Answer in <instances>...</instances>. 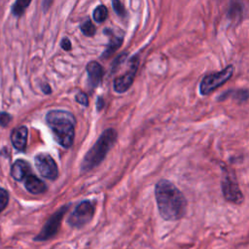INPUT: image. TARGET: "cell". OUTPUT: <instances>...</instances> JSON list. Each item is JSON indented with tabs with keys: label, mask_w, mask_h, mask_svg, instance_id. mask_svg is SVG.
I'll return each mask as SVG.
<instances>
[{
	"label": "cell",
	"mask_w": 249,
	"mask_h": 249,
	"mask_svg": "<svg viewBox=\"0 0 249 249\" xmlns=\"http://www.w3.org/2000/svg\"><path fill=\"white\" fill-rule=\"evenodd\" d=\"M155 197L160 217L165 221L182 219L187 210V199L170 181L161 179L155 186Z\"/></svg>",
	"instance_id": "6da1fadb"
},
{
	"label": "cell",
	"mask_w": 249,
	"mask_h": 249,
	"mask_svg": "<svg viewBox=\"0 0 249 249\" xmlns=\"http://www.w3.org/2000/svg\"><path fill=\"white\" fill-rule=\"evenodd\" d=\"M46 121L54 140L64 148L73 145L75 137L76 119L66 110H51L46 115Z\"/></svg>",
	"instance_id": "7a4b0ae2"
},
{
	"label": "cell",
	"mask_w": 249,
	"mask_h": 249,
	"mask_svg": "<svg viewBox=\"0 0 249 249\" xmlns=\"http://www.w3.org/2000/svg\"><path fill=\"white\" fill-rule=\"evenodd\" d=\"M117 137L118 133L114 128L105 129L93 146L86 153L82 160L81 170L88 172L99 165L115 144Z\"/></svg>",
	"instance_id": "3957f363"
},
{
	"label": "cell",
	"mask_w": 249,
	"mask_h": 249,
	"mask_svg": "<svg viewBox=\"0 0 249 249\" xmlns=\"http://www.w3.org/2000/svg\"><path fill=\"white\" fill-rule=\"evenodd\" d=\"M71 206V203L65 204L61 206L59 209H57L44 224L42 230L40 232L33 238L34 241H47L52 238H53L57 232L59 231L60 226H61V221L64 217V215L67 213Z\"/></svg>",
	"instance_id": "277c9868"
},
{
	"label": "cell",
	"mask_w": 249,
	"mask_h": 249,
	"mask_svg": "<svg viewBox=\"0 0 249 249\" xmlns=\"http://www.w3.org/2000/svg\"><path fill=\"white\" fill-rule=\"evenodd\" d=\"M95 212V206L90 200L81 201L67 218V224L73 229H82L89 224Z\"/></svg>",
	"instance_id": "5b68a950"
},
{
	"label": "cell",
	"mask_w": 249,
	"mask_h": 249,
	"mask_svg": "<svg viewBox=\"0 0 249 249\" xmlns=\"http://www.w3.org/2000/svg\"><path fill=\"white\" fill-rule=\"evenodd\" d=\"M234 67L233 65H228L226 68L221 70L220 72H214L206 75L200 82L199 86V91L202 95L209 94L219 87H221L223 84H225L227 81L230 80V78L233 74Z\"/></svg>",
	"instance_id": "8992f818"
},
{
	"label": "cell",
	"mask_w": 249,
	"mask_h": 249,
	"mask_svg": "<svg viewBox=\"0 0 249 249\" xmlns=\"http://www.w3.org/2000/svg\"><path fill=\"white\" fill-rule=\"evenodd\" d=\"M222 192L225 199L229 202L241 204L244 200L243 195L236 182L234 173L232 172H225L222 180Z\"/></svg>",
	"instance_id": "52a82bcc"
},
{
	"label": "cell",
	"mask_w": 249,
	"mask_h": 249,
	"mask_svg": "<svg viewBox=\"0 0 249 249\" xmlns=\"http://www.w3.org/2000/svg\"><path fill=\"white\" fill-rule=\"evenodd\" d=\"M35 165L39 173L50 180H55L58 176V169L54 160L47 153H40L35 156Z\"/></svg>",
	"instance_id": "ba28073f"
},
{
	"label": "cell",
	"mask_w": 249,
	"mask_h": 249,
	"mask_svg": "<svg viewBox=\"0 0 249 249\" xmlns=\"http://www.w3.org/2000/svg\"><path fill=\"white\" fill-rule=\"evenodd\" d=\"M138 65H139L138 56H134L130 61V66L128 71L125 74L114 80V90L116 92L123 93L130 88V86L134 81V77H135Z\"/></svg>",
	"instance_id": "9c48e42d"
},
{
	"label": "cell",
	"mask_w": 249,
	"mask_h": 249,
	"mask_svg": "<svg viewBox=\"0 0 249 249\" xmlns=\"http://www.w3.org/2000/svg\"><path fill=\"white\" fill-rule=\"evenodd\" d=\"M87 69V73H88V83L89 86L91 89H95L97 86H99V84L102 81V77H103V68L102 66L96 62V61H90L87 64L86 66Z\"/></svg>",
	"instance_id": "30bf717a"
},
{
	"label": "cell",
	"mask_w": 249,
	"mask_h": 249,
	"mask_svg": "<svg viewBox=\"0 0 249 249\" xmlns=\"http://www.w3.org/2000/svg\"><path fill=\"white\" fill-rule=\"evenodd\" d=\"M27 135L28 130L25 126H18L16 127L11 134V141L13 146L18 151H24L27 143Z\"/></svg>",
	"instance_id": "8fae6325"
},
{
	"label": "cell",
	"mask_w": 249,
	"mask_h": 249,
	"mask_svg": "<svg viewBox=\"0 0 249 249\" xmlns=\"http://www.w3.org/2000/svg\"><path fill=\"white\" fill-rule=\"evenodd\" d=\"M30 171L31 168L28 162L23 160H18L12 166L11 175L16 181H22L30 174Z\"/></svg>",
	"instance_id": "7c38bea8"
},
{
	"label": "cell",
	"mask_w": 249,
	"mask_h": 249,
	"mask_svg": "<svg viewBox=\"0 0 249 249\" xmlns=\"http://www.w3.org/2000/svg\"><path fill=\"white\" fill-rule=\"evenodd\" d=\"M24 186L26 188V190L33 194V195H40L46 192L47 190V186L46 184L39 179L37 176L33 175V174H29L24 181Z\"/></svg>",
	"instance_id": "4fadbf2b"
},
{
	"label": "cell",
	"mask_w": 249,
	"mask_h": 249,
	"mask_svg": "<svg viewBox=\"0 0 249 249\" xmlns=\"http://www.w3.org/2000/svg\"><path fill=\"white\" fill-rule=\"evenodd\" d=\"M111 35V39H110V42L107 46V49L105 50V52L103 53V56L104 57H107L108 55H110L111 53H113L115 51H117L121 45L123 44V37L122 36H117V35H114L113 33H109Z\"/></svg>",
	"instance_id": "5bb4252c"
},
{
	"label": "cell",
	"mask_w": 249,
	"mask_h": 249,
	"mask_svg": "<svg viewBox=\"0 0 249 249\" xmlns=\"http://www.w3.org/2000/svg\"><path fill=\"white\" fill-rule=\"evenodd\" d=\"M92 17H93L94 21L103 22L108 17V10H107L106 6H104V5L97 6L92 13Z\"/></svg>",
	"instance_id": "9a60e30c"
},
{
	"label": "cell",
	"mask_w": 249,
	"mask_h": 249,
	"mask_svg": "<svg viewBox=\"0 0 249 249\" xmlns=\"http://www.w3.org/2000/svg\"><path fill=\"white\" fill-rule=\"evenodd\" d=\"M81 31L84 35L88 36V37H91L95 34V26L93 25V23L91 22V20L89 18H87L80 26Z\"/></svg>",
	"instance_id": "2e32d148"
},
{
	"label": "cell",
	"mask_w": 249,
	"mask_h": 249,
	"mask_svg": "<svg viewBox=\"0 0 249 249\" xmlns=\"http://www.w3.org/2000/svg\"><path fill=\"white\" fill-rule=\"evenodd\" d=\"M29 4H30V1H24V0L17 1L13 6V14L18 17L20 16L25 11V9Z\"/></svg>",
	"instance_id": "e0dca14e"
},
{
	"label": "cell",
	"mask_w": 249,
	"mask_h": 249,
	"mask_svg": "<svg viewBox=\"0 0 249 249\" xmlns=\"http://www.w3.org/2000/svg\"><path fill=\"white\" fill-rule=\"evenodd\" d=\"M9 202V194L6 190L0 188V212H2Z\"/></svg>",
	"instance_id": "ac0fdd59"
},
{
	"label": "cell",
	"mask_w": 249,
	"mask_h": 249,
	"mask_svg": "<svg viewBox=\"0 0 249 249\" xmlns=\"http://www.w3.org/2000/svg\"><path fill=\"white\" fill-rule=\"evenodd\" d=\"M112 5H113V8H114V11L117 13V15L118 16H120V17H125V15H126V11H125V9H124V5H123V3L122 2H120V1H113L112 2Z\"/></svg>",
	"instance_id": "d6986e66"
},
{
	"label": "cell",
	"mask_w": 249,
	"mask_h": 249,
	"mask_svg": "<svg viewBox=\"0 0 249 249\" xmlns=\"http://www.w3.org/2000/svg\"><path fill=\"white\" fill-rule=\"evenodd\" d=\"M75 99L79 104H81L83 106H88L89 105V98H88V95L85 92L81 91V92L77 93L76 96H75Z\"/></svg>",
	"instance_id": "ffe728a7"
},
{
	"label": "cell",
	"mask_w": 249,
	"mask_h": 249,
	"mask_svg": "<svg viewBox=\"0 0 249 249\" xmlns=\"http://www.w3.org/2000/svg\"><path fill=\"white\" fill-rule=\"evenodd\" d=\"M12 120V117L10 114L8 113H5V112H2L0 113V124L2 126H6L9 124V123L11 122Z\"/></svg>",
	"instance_id": "44dd1931"
},
{
	"label": "cell",
	"mask_w": 249,
	"mask_h": 249,
	"mask_svg": "<svg viewBox=\"0 0 249 249\" xmlns=\"http://www.w3.org/2000/svg\"><path fill=\"white\" fill-rule=\"evenodd\" d=\"M60 46L64 51H70L71 50V42L69 39L64 38L62 39V41L60 42Z\"/></svg>",
	"instance_id": "7402d4cb"
},
{
	"label": "cell",
	"mask_w": 249,
	"mask_h": 249,
	"mask_svg": "<svg viewBox=\"0 0 249 249\" xmlns=\"http://www.w3.org/2000/svg\"><path fill=\"white\" fill-rule=\"evenodd\" d=\"M104 106V101H103V98L102 97H98L97 98V102H96V108L98 111H100Z\"/></svg>",
	"instance_id": "603a6c76"
},
{
	"label": "cell",
	"mask_w": 249,
	"mask_h": 249,
	"mask_svg": "<svg viewBox=\"0 0 249 249\" xmlns=\"http://www.w3.org/2000/svg\"><path fill=\"white\" fill-rule=\"evenodd\" d=\"M42 90L45 92V93H51V91H52V89H51V88H50V86L49 85H44L43 87H42Z\"/></svg>",
	"instance_id": "cb8c5ba5"
}]
</instances>
